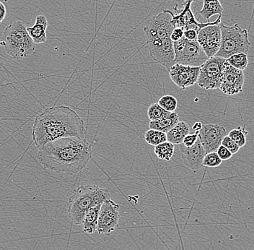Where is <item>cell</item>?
<instances>
[{"label": "cell", "instance_id": "1", "mask_svg": "<svg viewBox=\"0 0 254 250\" xmlns=\"http://www.w3.org/2000/svg\"><path fill=\"white\" fill-rule=\"evenodd\" d=\"M37 157L44 169L74 175L84 169L90 162L91 145L86 138H61L41 148Z\"/></svg>", "mask_w": 254, "mask_h": 250}, {"label": "cell", "instance_id": "2", "mask_svg": "<svg viewBox=\"0 0 254 250\" xmlns=\"http://www.w3.org/2000/svg\"><path fill=\"white\" fill-rule=\"evenodd\" d=\"M32 135L35 146L40 150L61 138H85L87 131L83 120L74 109L60 106L40 113L35 119Z\"/></svg>", "mask_w": 254, "mask_h": 250}, {"label": "cell", "instance_id": "3", "mask_svg": "<svg viewBox=\"0 0 254 250\" xmlns=\"http://www.w3.org/2000/svg\"><path fill=\"white\" fill-rule=\"evenodd\" d=\"M111 199L109 190L95 185L80 186L75 189L67 203L68 216L74 225H81L87 211Z\"/></svg>", "mask_w": 254, "mask_h": 250}, {"label": "cell", "instance_id": "4", "mask_svg": "<svg viewBox=\"0 0 254 250\" xmlns=\"http://www.w3.org/2000/svg\"><path fill=\"white\" fill-rule=\"evenodd\" d=\"M0 45L15 60L28 58L36 51L34 42L27 31V26L21 20L14 22L6 27Z\"/></svg>", "mask_w": 254, "mask_h": 250}, {"label": "cell", "instance_id": "5", "mask_svg": "<svg viewBox=\"0 0 254 250\" xmlns=\"http://www.w3.org/2000/svg\"><path fill=\"white\" fill-rule=\"evenodd\" d=\"M220 27L222 35L221 45L215 56L227 60L236 54H248L251 43L247 30L242 29L238 24L228 26L220 23Z\"/></svg>", "mask_w": 254, "mask_h": 250}, {"label": "cell", "instance_id": "6", "mask_svg": "<svg viewBox=\"0 0 254 250\" xmlns=\"http://www.w3.org/2000/svg\"><path fill=\"white\" fill-rule=\"evenodd\" d=\"M228 61L222 57H209L200 66L197 84L204 90H215L220 87L224 70Z\"/></svg>", "mask_w": 254, "mask_h": 250}, {"label": "cell", "instance_id": "7", "mask_svg": "<svg viewBox=\"0 0 254 250\" xmlns=\"http://www.w3.org/2000/svg\"><path fill=\"white\" fill-rule=\"evenodd\" d=\"M174 47L175 63L187 66L200 67L208 59L197 41H189L183 37L179 41L174 42Z\"/></svg>", "mask_w": 254, "mask_h": 250}, {"label": "cell", "instance_id": "8", "mask_svg": "<svg viewBox=\"0 0 254 250\" xmlns=\"http://www.w3.org/2000/svg\"><path fill=\"white\" fill-rule=\"evenodd\" d=\"M194 0H186L182 3L183 9L179 11L178 4L174 7V12L168 9H163L168 12L172 17V23L175 28H182L184 31L187 29H194L199 31L201 28L211 25H217L221 23L222 15H219L218 18L214 22H206V23H199L196 20L194 14L192 12L191 4Z\"/></svg>", "mask_w": 254, "mask_h": 250}, {"label": "cell", "instance_id": "9", "mask_svg": "<svg viewBox=\"0 0 254 250\" xmlns=\"http://www.w3.org/2000/svg\"><path fill=\"white\" fill-rule=\"evenodd\" d=\"M174 28L171 15L163 11L161 13L150 17L146 21L144 31L147 41H150L171 38Z\"/></svg>", "mask_w": 254, "mask_h": 250}, {"label": "cell", "instance_id": "10", "mask_svg": "<svg viewBox=\"0 0 254 250\" xmlns=\"http://www.w3.org/2000/svg\"><path fill=\"white\" fill-rule=\"evenodd\" d=\"M146 47L152 60L165 67L168 71L176 64L174 42L171 38L146 41Z\"/></svg>", "mask_w": 254, "mask_h": 250}, {"label": "cell", "instance_id": "11", "mask_svg": "<svg viewBox=\"0 0 254 250\" xmlns=\"http://www.w3.org/2000/svg\"><path fill=\"white\" fill-rule=\"evenodd\" d=\"M120 205L111 199L105 200L101 205L98 217L97 232L99 235L109 236L119 227Z\"/></svg>", "mask_w": 254, "mask_h": 250}, {"label": "cell", "instance_id": "12", "mask_svg": "<svg viewBox=\"0 0 254 250\" xmlns=\"http://www.w3.org/2000/svg\"><path fill=\"white\" fill-rule=\"evenodd\" d=\"M226 135H228L226 130L222 126L206 124L198 131V138L206 154H209L217 151Z\"/></svg>", "mask_w": 254, "mask_h": 250}, {"label": "cell", "instance_id": "13", "mask_svg": "<svg viewBox=\"0 0 254 250\" xmlns=\"http://www.w3.org/2000/svg\"><path fill=\"white\" fill-rule=\"evenodd\" d=\"M221 30L220 24L208 25L201 28L198 33V44L208 58L217 55L221 45Z\"/></svg>", "mask_w": 254, "mask_h": 250}, {"label": "cell", "instance_id": "14", "mask_svg": "<svg viewBox=\"0 0 254 250\" xmlns=\"http://www.w3.org/2000/svg\"><path fill=\"white\" fill-rule=\"evenodd\" d=\"M200 67L187 66L176 63L168 71L170 78L175 85L186 89L197 83Z\"/></svg>", "mask_w": 254, "mask_h": 250}, {"label": "cell", "instance_id": "15", "mask_svg": "<svg viewBox=\"0 0 254 250\" xmlns=\"http://www.w3.org/2000/svg\"><path fill=\"white\" fill-rule=\"evenodd\" d=\"M244 81V71L233 68L228 63L224 70L219 89L228 95H237L243 91Z\"/></svg>", "mask_w": 254, "mask_h": 250}, {"label": "cell", "instance_id": "16", "mask_svg": "<svg viewBox=\"0 0 254 250\" xmlns=\"http://www.w3.org/2000/svg\"><path fill=\"white\" fill-rule=\"evenodd\" d=\"M179 151L183 163L190 170L196 171L203 167V160L206 152L198 141V138L196 143L190 147H187L183 143L180 144Z\"/></svg>", "mask_w": 254, "mask_h": 250}, {"label": "cell", "instance_id": "17", "mask_svg": "<svg viewBox=\"0 0 254 250\" xmlns=\"http://www.w3.org/2000/svg\"><path fill=\"white\" fill-rule=\"evenodd\" d=\"M47 27V18L44 15H38L34 25L32 27H27V31L35 44H44L47 41L46 31Z\"/></svg>", "mask_w": 254, "mask_h": 250}, {"label": "cell", "instance_id": "18", "mask_svg": "<svg viewBox=\"0 0 254 250\" xmlns=\"http://www.w3.org/2000/svg\"><path fill=\"white\" fill-rule=\"evenodd\" d=\"M179 122L180 121H179V115L176 111H174V112L168 113V114L158 120L150 121L149 127L152 130H156L167 133L171 129L174 128Z\"/></svg>", "mask_w": 254, "mask_h": 250}, {"label": "cell", "instance_id": "19", "mask_svg": "<svg viewBox=\"0 0 254 250\" xmlns=\"http://www.w3.org/2000/svg\"><path fill=\"white\" fill-rule=\"evenodd\" d=\"M102 204H98L90 208L85 215L82 222V229L85 233L92 235L97 232L98 217H99L100 210Z\"/></svg>", "mask_w": 254, "mask_h": 250}, {"label": "cell", "instance_id": "20", "mask_svg": "<svg viewBox=\"0 0 254 250\" xmlns=\"http://www.w3.org/2000/svg\"><path fill=\"white\" fill-rule=\"evenodd\" d=\"M190 128L185 122H179L174 128L166 133L167 141L174 145L182 144L184 138L190 134Z\"/></svg>", "mask_w": 254, "mask_h": 250}, {"label": "cell", "instance_id": "21", "mask_svg": "<svg viewBox=\"0 0 254 250\" xmlns=\"http://www.w3.org/2000/svg\"><path fill=\"white\" fill-rule=\"evenodd\" d=\"M223 10L220 0H203V7L197 13L200 14L206 21L210 22L209 19L211 17L215 15H222Z\"/></svg>", "mask_w": 254, "mask_h": 250}, {"label": "cell", "instance_id": "22", "mask_svg": "<svg viewBox=\"0 0 254 250\" xmlns=\"http://www.w3.org/2000/svg\"><path fill=\"white\" fill-rule=\"evenodd\" d=\"M174 145L166 141L155 146V154L159 159L169 162L174 154Z\"/></svg>", "mask_w": 254, "mask_h": 250}, {"label": "cell", "instance_id": "23", "mask_svg": "<svg viewBox=\"0 0 254 250\" xmlns=\"http://www.w3.org/2000/svg\"><path fill=\"white\" fill-rule=\"evenodd\" d=\"M144 139L151 146H157L167 141V135L166 133L163 132L150 129L148 131L146 132Z\"/></svg>", "mask_w": 254, "mask_h": 250}, {"label": "cell", "instance_id": "24", "mask_svg": "<svg viewBox=\"0 0 254 250\" xmlns=\"http://www.w3.org/2000/svg\"><path fill=\"white\" fill-rule=\"evenodd\" d=\"M228 64L230 66L239 71H244L249 65L247 54L239 53L232 55L229 58L227 59Z\"/></svg>", "mask_w": 254, "mask_h": 250}, {"label": "cell", "instance_id": "25", "mask_svg": "<svg viewBox=\"0 0 254 250\" xmlns=\"http://www.w3.org/2000/svg\"><path fill=\"white\" fill-rule=\"evenodd\" d=\"M247 134L245 129L242 128L241 127H238L237 129L232 130L228 135L240 148H242L246 145V135Z\"/></svg>", "mask_w": 254, "mask_h": 250}, {"label": "cell", "instance_id": "26", "mask_svg": "<svg viewBox=\"0 0 254 250\" xmlns=\"http://www.w3.org/2000/svg\"><path fill=\"white\" fill-rule=\"evenodd\" d=\"M168 111H166L163 108L159 105L158 103H155L150 105L147 110V116L150 121H156L165 115L168 114Z\"/></svg>", "mask_w": 254, "mask_h": 250}, {"label": "cell", "instance_id": "27", "mask_svg": "<svg viewBox=\"0 0 254 250\" xmlns=\"http://www.w3.org/2000/svg\"><path fill=\"white\" fill-rule=\"evenodd\" d=\"M159 105L168 112H174L177 109L178 102L173 95H164L158 101Z\"/></svg>", "mask_w": 254, "mask_h": 250}, {"label": "cell", "instance_id": "28", "mask_svg": "<svg viewBox=\"0 0 254 250\" xmlns=\"http://www.w3.org/2000/svg\"><path fill=\"white\" fill-rule=\"evenodd\" d=\"M222 161L217 155V153L212 152L206 154L205 157L203 160V167H212L215 168L221 165Z\"/></svg>", "mask_w": 254, "mask_h": 250}, {"label": "cell", "instance_id": "29", "mask_svg": "<svg viewBox=\"0 0 254 250\" xmlns=\"http://www.w3.org/2000/svg\"><path fill=\"white\" fill-rule=\"evenodd\" d=\"M221 145L223 146L224 147L226 148L227 149L229 150L230 153H231L233 155V154H237L238 151L241 149L228 135H226V136L223 138Z\"/></svg>", "mask_w": 254, "mask_h": 250}, {"label": "cell", "instance_id": "30", "mask_svg": "<svg viewBox=\"0 0 254 250\" xmlns=\"http://www.w3.org/2000/svg\"><path fill=\"white\" fill-rule=\"evenodd\" d=\"M216 153H217V155H218V157H220L222 162L223 161L229 160L233 157V154L230 153L229 150L227 149L226 148L224 147L222 145L217 149Z\"/></svg>", "mask_w": 254, "mask_h": 250}, {"label": "cell", "instance_id": "31", "mask_svg": "<svg viewBox=\"0 0 254 250\" xmlns=\"http://www.w3.org/2000/svg\"><path fill=\"white\" fill-rule=\"evenodd\" d=\"M198 131H196L194 134H189L184 138L183 144L187 147H190L196 143L198 140Z\"/></svg>", "mask_w": 254, "mask_h": 250}, {"label": "cell", "instance_id": "32", "mask_svg": "<svg viewBox=\"0 0 254 250\" xmlns=\"http://www.w3.org/2000/svg\"><path fill=\"white\" fill-rule=\"evenodd\" d=\"M184 37V30L181 28H175L171 34V39L173 42L179 41Z\"/></svg>", "mask_w": 254, "mask_h": 250}, {"label": "cell", "instance_id": "33", "mask_svg": "<svg viewBox=\"0 0 254 250\" xmlns=\"http://www.w3.org/2000/svg\"><path fill=\"white\" fill-rule=\"evenodd\" d=\"M198 31L194 29H187L184 31V37L189 41H196Z\"/></svg>", "mask_w": 254, "mask_h": 250}, {"label": "cell", "instance_id": "34", "mask_svg": "<svg viewBox=\"0 0 254 250\" xmlns=\"http://www.w3.org/2000/svg\"><path fill=\"white\" fill-rule=\"evenodd\" d=\"M6 15H7V10H6L5 6L0 1V24L2 23L4 19L5 18Z\"/></svg>", "mask_w": 254, "mask_h": 250}, {"label": "cell", "instance_id": "35", "mask_svg": "<svg viewBox=\"0 0 254 250\" xmlns=\"http://www.w3.org/2000/svg\"><path fill=\"white\" fill-rule=\"evenodd\" d=\"M202 124L201 123V122H196V123L194 124V125H193V127H192V129H193V130H195V131H199L200 130H201V127H202Z\"/></svg>", "mask_w": 254, "mask_h": 250}]
</instances>
